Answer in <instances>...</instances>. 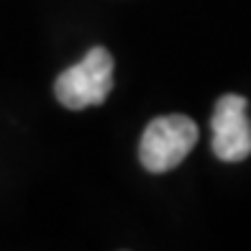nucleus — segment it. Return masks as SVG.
<instances>
[{"label": "nucleus", "mask_w": 251, "mask_h": 251, "mask_svg": "<svg viewBox=\"0 0 251 251\" xmlns=\"http://www.w3.org/2000/svg\"><path fill=\"white\" fill-rule=\"evenodd\" d=\"M113 90V56L105 47L90 49L82 62L64 70L54 82V95L70 110L100 105Z\"/></svg>", "instance_id": "f03ea898"}, {"label": "nucleus", "mask_w": 251, "mask_h": 251, "mask_svg": "<svg viewBox=\"0 0 251 251\" xmlns=\"http://www.w3.org/2000/svg\"><path fill=\"white\" fill-rule=\"evenodd\" d=\"M198 126L187 116H159L144 128L139 159L146 172L164 175L182 164L198 144Z\"/></svg>", "instance_id": "f257e3e1"}, {"label": "nucleus", "mask_w": 251, "mask_h": 251, "mask_svg": "<svg viewBox=\"0 0 251 251\" xmlns=\"http://www.w3.org/2000/svg\"><path fill=\"white\" fill-rule=\"evenodd\" d=\"M210 149L221 162H244L251 154V121L244 95L228 93L213 108Z\"/></svg>", "instance_id": "7ed1b4c3"}]
</instances>
